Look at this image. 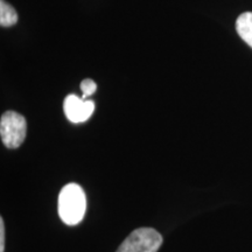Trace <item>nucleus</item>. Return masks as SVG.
I'll use <instances>...</instances> for the list:
<instances>
[{
    "mask_svg": "<svg viewBox=\"0 0 252 252\" xmlns=\"http://www.w3.org/2000/svg\"><path fill=\"white\" fill-rule=\"evenodd\" d=\"M87 210L86 193L81 186L68 184L59 195V215L67 225H76L83 220Z\"/></svg>",
    "mask_w": 252,
    "mask_h": 252,
    "instance_id": "f257e3e1",
    "label": "nucleus"
},
{
    "mask_svg": "<svg viewBox=\"0 0 252 252\" xmlns=\"http://www.w3.org/2000/svg\"><path fill=\"white\" fill-rule=\"evenodd\" d=\"M26 119L15 111H7L1 116L0 135L8 149H18L26 138Z\"/></svg>",
    "mask_w": 252,
    "mask_h": 252,
    "instance_id": "7ed1b4c3",
    "label": "nucleus"
},
{
    "mask_svg": "<svg viewBox=\"0 0 252 252\" xmlns=\"http://www.w3.org/2000/svg\"><path fill=\"white\" fill-rule=\"evenodd\" d=\"M81 90H82V93H83V96H82V98L86 99L87 97H89V96H91V94H94V91L97 90V84L94 83V81L90 80V78H87V80L82 81Z\"/></svg>",
    "mask_w": 252,
    "mask_h": 252,
    "instance_id": "0eeeda50",
    "label": "nucleus"
},
{
    "mask_svg": "<svg viewBox=\"0 0 252 252\" xmlns=\"http://www.w3.org/2000/svg\"><path fill=\"white\" fill-rule=\"evenodd\" d=\"M18 14L15 9L5 0H0V25L2 27H11L17 24Z\"/></svg>",
    "mask_w": 252,
    "mask_h": 252,
    "instance_id": "423d86ee",
    "label": "nucleus"
},
{
    "mask_svg": "<svg viewBox=\"0 0 252 252\" xmlns=\"http://www.w3.org/2000/svg\"><path fill=\"white\" fill-rule=\"evenodd\" d=\"M162 244V236L153 228L132 231L116 252H157Z\"/></svg>",
    "mask_w": 252,
    "mask_h": 252,
    "instance_id": "f03ea898",
    "label": "nucleus"
},
{
    "mask_svg": "<svg viewBox=\"0 0 252 252\" xmlns=\"http://www.w3.org/2000/svg\"><path fill=\"white\" fill-rule=\"evenodd\" d=\"M63 111L65 117L71 123L78 124L84 123L89 119L94 111V100H86L76 96V94H69L65 97L63 103Z\"/></svg>",
    "mask_w": 252,
    "mask_h": 252,
    "instance_id": "20e7f679",
    "label": "nucleus"
},
{
    "mask_svg": "<svg viewBox=\"0 0 252 252\" xmlns=\"http://www.w3.org/2000/svg\"><path fill=\"white\" fill-rule=\"evenodd\" d=\"M5 250V224L2 219H0V252Z\"/></svg>",
    "mask_w": 252,
    "mask_h": 252,
    "instance_id": "6e6552de",
    "label": "nucleus"
},
{
    "mask_svg": "<svg viewBox=\"0 0 252 252\" xmlns=\"http://www.w3.org/2000/svg\"><path fill=\"white\" fill-rule=\"evenodd\" d=\"M236 30L238 35L252 48V12H245L237 18Z\"/></svg>",
    "mask_w": 252,
    "mask_h": 252,
    "instance_id": "39448f33",
    "label": "nucleus"
}]
</instances>
